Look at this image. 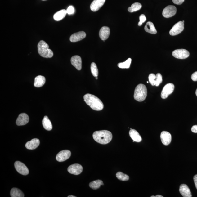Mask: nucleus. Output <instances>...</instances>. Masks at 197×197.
<instances>
[{"instance_id": "obj_43", "label": "nucleus", "mask_w": 197, "mask_h": 197, "mask_svg": "<svg viewBox=\"0 0 197 197\" xmlns=\"http://www.w3.org/2000/svg\"><path fill=\"white\" fill-rule=\"evenodd\" d=\"M95 78H96V79L97 80V77H95Z\"/></svg>"}, {"instance_id": "obj_5", "label": "nucleus", "mask_w": 197, "mask_h": 197, "mask_svg": "<svg viewBox=\"0 0 197 197\" xmlns=\"http://www.w3.org/2000/svg\"><path fill=\"white\" fill-rule=\"evenodd\" d=\"M174 89L175 86L172 83H168L166 85L161 92V98L163 99L167 98L169 95L172 93Z\"/></svg>"}, {"instance_id": "obj_1", "label": "nucleus", "mask_w": 197, "mask_h": 197, "mask_svg": "<svg viewBox=\"0 0 197 197\" xmlns=\"http://www.w3.org/2000/svg\"><path fill=\"white\" fill-rule=\"evenodd\" d=\"M84 101L91 109L96 111H101L103 110L104 105L103 102L95 95L87 94L84 96Z\"/></svg>"}, {"instance_id": "obj_22", "label": "nucleus", "mask_w": 197, "mask_h": 197, "mask_svg": "<svg viewBox=\"0 0 197 197\" xmlns=\"http://www.w3.org/2000/svg\"><path fill=\"white\" fill-rule=\"evenodd\" d=\"M144 29L146 32L150 33V34H157V31L155 28L154 24L152 22H147L145 26Z\"/></svg>"}, {"instance_id": "obj_40", "label": "nucleus", "mask_w": 197, "mask_h": 197, "mask_svg": "<svg viewBox=\"0 0 197 197\" xmlns=\"http://www.w3.org/2000/svg\"><path fill=\"white\" fill-rule=\"evenodd\" d=\"M76 197V196H74L73 195H69L68 196V197Z\"/></svg>"}, {"instance_id": "obj_42", "label": "nucleus", "mask_w": 197, "mask_h": 197, "mask_svg": "<svg viewBox=\"0 0 197 197\" xmlns=\"http://www.w3.org/2000/svg\"><path fill=\"white\" fill-rule=\"evenodd\" d=\"M151 197H155V196H151Z\"/></svg>"}, {"instance_id": "obj_17", "label": "nucleus", "mask_w": 197, "mask_h": 197, "mask_svg": "<svg viewBox=\"0 0 197 197\" xmlns=\"http://www.w3.org/2000/svg\"><path fill=\"white\" fill-rule=\"evenodd\" d=\"M110 33V28L107 26H103L99 31V36L101 40L105 41L108 38Z\"/></svg>"}, {"instance_id": "obj_16", "label": "nucleus", "mask_w": 197, "mask_h": 197, "mask_svg": "<svg viewBox=\"0 0 197 197\" xmlns=\"http://www.w3.org/2000/svg\"><path fill=\"white\" fill-rule=\"evenodd\" d=\"M71 63L72 65L78 70H81L82 68V61L81 58L79 56L76 55L72 57Z\"/></svg>"}, {"instance_id": "obj_11", "label": "nucleus", "mask_w": 197, "mask_h": 197, "mask_svg": "<svg viewBox=\"0 0 197 197\" xmlns=\"http://www.w3.org/2000/svg\"><path fill=\"white\" fill-rule=\"evenodd\" d=\"M71 154V152L69 150H62L58 153L56 157V159L59 162L64 161L69 159Z\"/></svg>"}, {"instance_id": "obj_9", "label": "nucleus", "mask_w": 197, "mask_h": 197, "mask_svg": "<svg viewBox=\"0 0 197 197\" xmlns=\"http://www.w3.org/2000/svg\"><path fill=\"white\" fill-rule=\"evenodd\" d=\"M177 12V9L175 6L169 5L164 8L163 11V15L166 18L171 17L173 16Z\"/></svg>"}, {"instance_id": "obj_41", "label": "nucleus", "mask_w": 197, "mask_h": 197, "mask_svg": "<svg viewBox=\"0 0 197 197\" xmlns=\"http://www.w3.org/2000/svg\"><path fill=\"white\" fill-rule=\"evenodd\" d=\"M196 96H197V89H196Z\"/></svg>"}, {"instance_id": "obj_28", "label": "nucleus", "mask_w": 197, "mask_h": 197, "mask_svg": "<svg viewBox=\"0 0 197 197\" xmlns=\"http://www.w3.org/2000/svg\"><path fill=\"white\" fill-rule=\"evenodd\" d=\"M132 59L131 58L128 59L126 61L123 62V63H118V67L122 69H128L130 67Z\"/></svg>"}, {"instance_id": "obj_46", "label": "nucleus", "mask_w": 197, "mask_h": 197, "mask_svg": "<svg viewBox=\"0 0 197 197\" xmlns=\"http://www.w3.org/2000/svg\"><path fill=\"white\" fill-rule=\"evenodd\" d=\"M42 1H45V0H42Z\"/></svg>"}, {"instance_id": "obj_8", "label": "nucleus", "mask_w": 197, "mask_h": 197, "mask_svg": "<svg viewBox=\"0 0 197 197\" xmlns=\"http://www.w3.org/2000/svg\"><path fill=\"white\" fill-rule=\"evenodd\" d=\"M14 166L18 173L23 175H28L29 173V169L24 163L19 161H16L14 163Z\"/></svg>"}, {"instance_id": "obj_23", "label": "nucleus", "mask_w": 197, "mask_h": 197, "mask_svg": "<svg viewBox=\"0 0 197 197\" xmlns=\"http://www.w3.org/2000/svg\"><path fill=\"white\" fill-rule=\"evenodd\" d=\"M67 10H61L58 11L54 15L53 18L56 21H60L65 17L67 14Z\"/></svg>"}, {"instance_id": "obj_38", "label": "nucleus", "mask_w": 197, "mask_h": 197, "mask_svg": "<svg viewBox=\"0 0 197 197\" xmlns=\"http://www.w3.org/2000/svg\"><path fill=\"white\" fill-rule=\"evenodd\" d=\"M194 180L195 186L197 190V175L194 176Z\"/></svg>"}, {"instance_id": "obj_27", "label": "nucleus", "mask_w": 197, "mask_h": 197, "mask_svg": "<svg viewBox=\"0 0 197 197\" xmlns=\"http://www.w3.org/2000/svg\"><path fill=\"white\" fill-rule=\"evenodd\" d=\"M141 4L139 3H135L132 4L131 7L128 8V11L130 12H132L138 11L142 7Z\"/></svg>"}, {"instance_id": "obj_31", "label": "nucleus", "mask_w": 197, "mask_h": 197, "mask_svg": "<svg viewBox=\"0 0 197 197\" xmlns=\"http://www.w3.org/2000/svg\"><path fill=\"white\" fill-rule=\"evenodd\" d=\"M155 79H156V75L155 74H149V82L153 86H155L156 85Z\"/></svg>"}, {"instance_id": "obj_15", "label": "nucleus", "mask_w": 197, "mask_h": 197, "mask_svg": "<svg viewBox=\"0 0 197 197\" xmlns=\"http://www.w3.org/2000/svg\"><path fill=\"white\" fill-rule=\"evenodd\" d=\"M105 0H94L90 5L91 11L96 12L101 9L105 3Z\"/></svg>"}, {"instance_id": "obj_14", "label": "nucleus", "mask_w": 197, "mask_h": 197, "mask_svg": "<svg viewBox=\"0 0 197 197\" xmlns=\"http://www.w3.org/2000/svg\"><path fill=\"white\" fill-rule=\"evenodd\" d=\"M160 138L162 142L165 146H168L171 143L172 140V136L169 132L166 131L161 132Z\"/></svg>"}, {"instance_id": "obj_10", "label": "nucleus", "mask_w": 197, "mask_h": 197, "mask_svg": "<svg viewBox=\"0 0 197 197\" xmlns=\"http://www.w3.org/2000/svg\"><path fill=\"white\" fill-rule=\"evenodd\" d=\"M83 171V168L81 165L79 164H74L69 166L68 168L69 172L74 175H78L81 173Z\"/></svg>"}, {"instance_id": "obj_7", "label": "nucleus", "mask_w": 197, "mask_h": 197, "mask_svg": "<svg viewBox=\"0 0 197 197\" xmlns=\"http://www.w3.org/2000/svg\"><path fill=\"white\" fill-rule=\"evenodd\" d=\"M172 54L177 59H184L189 56L190 53L185 49H178L173 51Z\"/></svg>"}, {"instance_id": "obj_39", "label": "nucleus", "mask_w": 197, "mask_h": 197, "mask_svg": "<svg viewBox=\"0 0 197 197\" xmlns=\"http://www.w3.org/2000/svg\"><path fill=\"white\" fill-rule=\"evenodd\" d=\"M155 197H163V196L160 195H157L156 196H155Z\"/></svg>"}, {"instance_id": "obj_26", "label": "nucleus", "mask_w": 197, "mask_h": 197, "mask_svg": "<svg viewBox=\"0 0 197 197\" xmlns=\"http://www.w3.org/2000/svg\"><path fill=\"white\" fill-rule=\"evenodd\" d=\"M104 183L102 181L100 180H97L93 181L89 184L90 187L93 190H96L100 187L101 185H103Z\"/></svg>"}, {"instance_id": "obj_19", "label": "nucleus", "mask_w": 197, "mask_h": 197, "mask_svg": "<svg viewBox=\"0 0 197 197\" xmlns=\"http://www.w3.org/2000/svg\"><path fill=\"white\" fill-rule=\"evenodd\" d=\"M40 144V141L37 138L33 139L26 143L25 147L29 150H34L38 147Z\"/></svg>"}, {"instance_id": "obj_3", "label": "nucleus", "mask_w": 197, "mask_h": 197, "mask_svg": "<svg viewBox=\"0 0 197 197\" xmlns=\"http://www.w3.org/2000/svg\"><path fill=\"white\" fill-rule=\"evenodd\" d=\"M37 47L38 53L41 57L50 58L53 56V52L49 49L48 45L45 41L43 40L39 41Z\"/></svg>"}, {"instance_id": "obj_21", "label": "nucleus", "mask_w": 197, "mask_h": 197, "mask_svg": "<svg viewBox=\"0 0 197 197\" xmlns=\"http://www.w3.org/2000/svg\"><path fill=\"white\" fill-rule=\"evenodd\" d=\"M46 82V79L44 76L39 75L35 78L34 86L36 87L39 88L44 85Z\"/></svg>"}, {"instance_id": "obj_45", "label": "nucleus", "mask_w": 197, "mask_h": 197, "mask_svg": "<svg viewBox=\"0 0 197 197\" xmlns=\"http://www.w3.org/2000/svg\"><path fill=\"white\" fill-rule=\"evenodd\" d=\"M147 83H149V82H147Z\"/></svg>"}, {"instance_id": "obj_32", "label": "nucleus", "mask_w": 197, "mask_h": 197, "mask_svg": "<svg viewBox=\"0 0 197 197\" xmlns=\"http://www.w3.org/2000/svg\"><path fill=\"white\" fill-rule=\"evenodd\" d=\"M162 82V76L161 74L159 73L157 74L156 75V79H155V82H156L155 86H159Z\"/></svg>"}, {"instance_id": "obj_35", "label": "nucleus", "mask_w": 197, "mask_h": 197, "mask_svg": "<svg viewBox=\"0 0 197 197\" xmlns=\"http://www.w3.org/2000/svg\"><path fill=\"white\" fill-rule=\"evenodd\" d=\"M173 3L176 5H181L184 2V0H172Z\"/></svg>"}, {"instance_id": "obj_20", "label": "nucleus", "mask_w": 197, "mask_h": 197, "mask_svg": "<svg viewBox=\"0 0 197 197\" xmlns=\"http://www.w3.org/2000/svg\"><path fill=\"white\" fill-rule=\"evenodd\" d=\"M129 135L132 139L135 142H140L141 141L142 138L139 133L134 129L130 130L129 132Z\"/></svg>"}, {"instance_id": "obj_2", "label": "nucleus", "mask_w": 197, "mask_h": 197, "mask_svg": "<svg viewBox=\"0 0 197 197\" xmlns=\"http://www.w3.org/2000/svg\"><path fill=\"white\" fill-rule=\"evenodd\" d=\"M93 137L95 141L101 144H106L111 141L113 138L112 134L108 130H103L95 132Z\"/></svg>"}, {"instance_id": "obj_44", "label": "nucleus", "mask_w": 197, "mask_h": 197, "mask_svg": "<svg viewBox=\"0 0 197 197\" xmlns=\"http://www.w3.org/2000/svg\"><path fill=\"white\" fill-rule=\"evenodd\" d=\"M182 22H183V23H184V20H183V21H182Z\"/></svg>"}, {"instance_id": "obj_25", "label": "nucleus", "mask_w": 197, "mask_h": 197, "mask_svg": "<svg viewBox=\"0 0 197 197\" xmlns=\"http://www.w3.org/2000/svg\"><path fill=\"white\" fill-rule=\"evenodd\" d=\"M10 196L11 197H24V195L19 189L13 188L10 191Z\"/></svg>"}, {"instance_id": "obj_24", "label": "nucleus", "mask_w": 197, "mask_h": 197, "mask_svg": "<svg viewBox=\"0 0 197 197\" xmlns=\"http://www.w3.org/2000/svg\"><path fill=\"white\" fill-rule=\"evenodd\" d=\"M42 124L45 130L50 131L52 129V125L50 120L47 116H45L42 121Z\"/></svg>"}, {"instance_id": "obj_12", "label": "nucleus", "mask_w": 197, "mask_h": 197, "mask_svg": "<svg viewBox=\"0 0 197 197\" xmlns=\"http://www.w3.org/2000/svg\"><path fill=\"white\" fill-rule=\"evenodd\" d=\"M29 120V116L26 114L22 113L19 115L16 122L18 126H23L27 124Z\"/></svg>"}, {"instance_id": "obj_29", "label": "nucleus", "mask_w": 197, "mask_h": 197, "mask_svg": "<svg viewBox=\"0 0 197 197\" xmlns=\"http://www.w3.org/2000/svg\"><path fill=\"white\" fill-rule=\"evenodd\" d=\"M116 177L118 179L122 181H128L129 180V177L128 175L124 174L122 172H118L116 174Z\"/></svg>"}, {"instance_id": "obj_30", "label": "nucleus", "mask_w": 197, "mask_h": 197, "mask_svg": "<svg viewBox=\"0 0 197 197\" xmlns=\"http://www.w3.org/2000/svg\"><path fill=\"white\" fill-rule=\"evenodd\" d=\"M91 70L92 75L95 77H97L98 76L99 72L96 64L94 63H91Z\"/></svg>"}, {"instance_id": "obj_36", "label": "nucleus", "mask_w": 197, "mask_h": 197, "mask_svg": "<svg viewBox=\"0 0 197 197\" xmlns=\"http://www.w3.org/2000/svg\"><path fill=\"white\" fill-rule=\"evenodd\" d=\"M191 79L194 81H197V71L195 72L192 74Z\"/></svg>"}, {"instance_id": "obj_6", "label": "nucleus", "mask_w": 197, "mask_h": 197, "mask_svg": "<svg viewBox=\"0 0 197 197\" xmlns=\"http://www.w3.org/2000/svg\"><path fill=\"white\" fill-rule=\"evenodd\" d=\"M184 23L182 21H179L174 25L170 31V34L171 36H174L179 34L184 29Z\"/></svg>"}, {"instance_id": "obj_33", "label": "nucleus", "mask_w": 197, "mask_h": 197, "mask_svg": "<svg viewBox=\"0 0 197 197\" xmlns=\"http://www.w3.org/2000/svg\"><path fill=\"white\" fill-rule=\"evenodd\" d=\"M139 18L140 21L138 23V25L139 26H141L142 25L143 23L146 21V16H145L144 14H141V15L140 16Z\"/></svg>"}, {"instance_id": "obj_13", "label": "nucleus", "mask_w": 197, "mask_h": 197, "mask_svg": "<svg viewBox=\"0 0 197 197\" xmlns=\"http://www.w3.org/2000/svg\"><path fill=\"white\" fill-rule=\"evenodd\" d=\"M86 33L81 31L72 34L70 37V40L72 42H76L84 39L86 37Z\"/></svg>"}, {"instance_id": "obj_18", "label": "nucleus", "mask_w": 197, "mask_h": 197, "mask_svg": "<svg viewBox=\"0 0 197 197\" xmlns=\"http://www.w3.org/2000/svg\"><path fill=\"white\" fill-rule=\"evenodd\" d=\"M179 192L184 197H191V192L187 185L182 184L180 186Z\"/></svg>"}, {"instance_id": "obj_4", "label": "nucleus", "mask_w": 197, "mask_h": 197, "mask_svg": "<svg viewBox=\"0 0 197 197\" xmlns=\"http://www.w3.org/2000/svg\"><path fill=\"white\" fill-rule=\"evenodd\" d=\"M147 95V88L145 85L140 84L136 87L134 97L138 101H142L146 99Z\"/></svg>"}, {"instance_id": "obj_37", "label": "nucleus", "mask_w": 197, "mask_h": 197, "mask_svg": "<svg viewBox=\"0 0 197 197\" xmlns=\"http://www.w3.org/2000/svg\"><path fill=\"white\" fill-rule=\"evenodd\" d=\"M191 131L194 133H197V125L193 126L191 128Z\"/></svg>"}, {"instance_id": "obj_34", "label": "nucleus", "mask_w": 197, "mask_h": 197, "mask_svg": "<svg viewBox=\"0 0 197 197\" xmlns=\"http://www.w3.org/2000/svg\"><path fill=\"white\" fill-rule=\"evenodd\" d=\"M67 13L69 15H71V14H73L75 10H74V8L73 6H70L68 7L67 10Z\"/></svg>"}]
</instances>
